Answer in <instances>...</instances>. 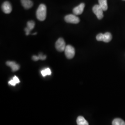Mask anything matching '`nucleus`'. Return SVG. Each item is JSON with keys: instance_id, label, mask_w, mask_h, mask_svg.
Instances as JSON below:
<instances>
[{"instance_id": "f257e3e1", "label": "nucleus", "mask_w": 125, "mask_h": 125, "mask_svg": "<svg viewBox=\"0 0 125 125\" xmlns=\"http://www.w3.org/2000/svg\"><path fill=\"white\" fill-rule=\"evenodd\" d=\"M36 17L40 21H44L46 17V7L44 4H41L36 11Z\"/></svg>"}, {"instance_id": "f03ea898", "label": "nucleus", "mask_w": 125, "mask_h": 125, "mask_svg": "<svg viewBox=\"0 0 125 125\" xmlns=\"http://www.w3.org/2000/svg\"><path fill=\"white\" fill-rule=\"evenodd\" d=\"M96 40L99 41H103L108 43L112 40V36L110 32H107L104 34L99 33L96 36Z\"/></svg>"}, {"instance_id": "7ed1b4c3", "label": "nucleus", "mask_w": 125, "mask_h": 125, "mask_svg": "<svg viewBox=\"0 0 125 125\" xmlns=\"http://www.w3.org/2000/svg\"><path fill=\"white\" fill-rule=\"evenodd\" d=\"M65 55L68 59L73 58L75 54V50L74 48L71 45H66L64 50Z\"/></svg>"}, {"instance_id": "20e7f679", "label": "nucleus", "mask_w": 125, "mask_h": 125, "mask_svg": "<svg viewBox=\"0 0 125 125\" xmlns=\"http://www.w3.org/2000/svg\"><path fill=\"white\" fill-rule=\"evenodd\" d=\"M66 45H65V42L62 38H59L56 41L55 44V47L56 49L58 52H62L64 51Z\"/></svg>"}, {"instance_id": "39448f33", "label": "nucleus", "mask_w": 125, "mask_h": 125, "mask_svg": "<svg viewBox=\"0 0 125 125\" xmlns=\"http://www.w3.org/2000/svg\"><path fill=\"white\" fill-rule=\"evenodd\" d=\"M64 20L65 21L69 23L77 24L80 22V19L75 14H68L65 17Z\"/></svg>"}, {"instance_id": "423d86ee", "label": "nucleus", "mask_w": 125, "mask_h": 125, "mask_svg": "<svg viewBox=\"0 0 125 125\" xmlns=\"http://www.w3.org/2000/svg\"><path fill=\"white\" fill-rule=\"evenodd\" d=\"M93 11L96 15L97 18L99 20L103 19V10L99 5H95L93 7Z\"/></svg>"}, {"instance_id": "0eeeda50", "label": "nucleus", "mask_w": 125, "mask_h": 125, "mask_svg": "<svg viewBox=\"0 0 125 125\" xmlns=\"http://www.w3.org/2000/svg\"><path fill=\"white\" fill-rule=\"evenodd\" d=\"M2 10L3 12L7 14L10 13L12 10V7L9 1H5L2 5Z\"/></svg>"}, {"instance_id": "6e6552de", "label": "nucleus", "mask_w": 125, "mask_h": 125, "mask_svg": "<svg viewBox=\"0 0 125 125\" xmlns=\"http://www.w3.org/2000/svg\"><path fill=\"white\" fill-rule=\"evenodd\" d=\"M84 7H85L84 3H81L78 6L76 7L73 9V13L76 15H80L83 13Z\"/></svg>"}, {"instance_id": "1a4fd4ad", "label": "nucleus", "mask_w": 125, "mask_h": 125, "mask_svg": "<svg viewBox=\"0 0 125 125\" xmlns=\"http://www.w3.org/2000/svg\"><path fill=\"white\" fill-rule=\"evenodd\" d=\"M6 64L10 67L13 72H16L20 69V65L17 63L13 61H7Z\"/></svg>"}, {"instance_id": "9d476101", "label": "nucleus", "mask_w": 125, "mask_h": 125, "mask_svg": "<svg viewBox=\"0 0 125 125\" xmlns=\"http://www.w3.org/2000/svg\"><path fill=\"white\" fill-rule=\"evenodd\" d=\"M21 4L26 9H29L33 6V2L30 0H21Z\"/></svg>"}, {"instance_id": "9b49d317", "label": "nucleus", "mask_w": 125, "mask_h": 125, "mask_svg": "<svg viewBox=\"0 0 125 125\" xmlns=\"http://www.w3.org/2000/svg\"><path fill=\"white\" fill-rule=\"evenodd\" d=\"M76 123L78 125H88L89 123L85 118L82 116H78L76 120Z\"/></svg>"}, {"instance_id": "f8f14e48", "label": "nucleus", "mask_w": 125, "mask_h": 125, "mask_svg": "<svg viewBox=\"0 0 125 125\" xmlns=\"http://www.w3.org/2000/svg\"><path fill=\"white\" fill-rule=\"evenodd\" d=\"M99 5L103 9V11H106L108 9L107 0H98Z\"/></svg>"}, {"instance_id": "ddd939ff", "label": "nucleus", "mask_w": 125, "mask_h": 125, "mask_svg": "<svg viewBox=\"0 0 125 125\" xmlns=\"http://www.w3.org/2000/svg\"><path fill=\"white\" fill-rule=\"evenodd\" d=\"M113 125H125V122L120 118H116L112 121Z\"/></svg>"}, {"instance_id": "4468645a", "label": "nucleus", "mask_w": 125, "mask_h": 125, "mask_svg": "<svg viewBox=\"0 0 125 125\" xmlns=\"http://www.w3.org/2000/svg\"><path fill=\"white\" fill-rule=\"evenodd\" d=\"M34 27H35V22L33 21H29L27 23V27L30 31L34 28Z\"/></svg>"}, {"instance_id": "2eb2a0df", "label": "nucleus", "mask_w": 125, "mask_h": 125, "mask_svg": "<svg viewBox=\"0 0 125 125\" xmlns=\"http://www.w3.org/2000/svg\"><path fill=\"white\" fill-rule=\"evenodd\" d=\"M44 70H45L46 75H51L52 72H51V69L50 68H46V69H45Z\"/></svg>"}, {"instance_id": "dca6fc26", "label": "nucleus", "mask_w": 125, "mask_h": 125, "mask_svg": "<svg viewBox=\"0 0 125 125\" xmlns=\"http://www.w3.org/2000/svg\"><path fill=\"white\" fill-rule=\"evenodd\" d=\"M39 57L40 58V59L42 60H45L46 58V56L44 55H43L41 53H40L39 55Z\"/></svg>"}, {"instance_id": "f3484780", "label": "nucleus", "mask_w": 125, "mask_h": 125, "mask_svg": "<svg viewBox=\"0 0 125 125\" xmlns=\"http://www.w3.org/2000/svg\"><path fill=\"white\" fill-rule=\"evenodd\" d=\"M9 84L12 86H15L17 83L15 82V81L13 80V79H12L9 82Z\"/></svg>"}, {"instance_id": "a211bd4d", "label": "nucleus", "mask_w": 125, "mask_h": 125, "mask_svg": "<svg viewBox=\"0 0 125 125\" xmlns=\"http://www.w3.org/2000/svg\"><path fill=\"white\" fill-rule=\"evenodd\" d=\"M13 79L15 81V82L16 83H19L20 82V81L19 80L18 77H17L16 76H14L13 77Z\"/></svg>"}, {"instance_id": "6ab92c4d", "label": "nucleus", "mask_w": 125, "mask_h": 125, "mask_svg": "<svg viewBox=\"0 0 125 125\" xmlns=\"http://www.w3.org/2000/svg\"><path fill=\"white\" fill-rule=\"evenodd\" d=\"M32 59H33V60L36 61H38V60H39L40 59V58H39V56H33L32 57Z\"/></svg>"}, {"instance_id": "aec40b11", "label": "nucleus", "mask_w": 125, "mask_h": 125, "mask_svg": "<svg viewBox=\"0 0 125 125\" xmlns=\"http://www.w3.org/2000/svg\"><path fill=\"white\" fill-rule=\"evenodd\" d=\"M25 32H26V35H28L30 34V31L27 27H26V28H25Z\"/></svg>"}, {"instance_id": "412c9836", "label": "nucleus", "mask_w": 125, "mask_h": 125, "mask_svg": "<svg viewBox=\"0 0 125 125\" xmlns=\"http://www.w3.org/2000/svg\"><path fill=\"white\" fill-rule=\"evenodd\" d=\"M36 34H37V32H35V33H33V34H32V35H36Z\"/></svg>"}, {"instance_id": "4be33fe9", "label": "nucleus", "mask_w": 125, "mask_h": 125, "mask_svg": "<svg viewBox=\"0 0 125 125\" xmlns=\"http://www.w3.org/2000/svg\"></svg>"}]
</instances>
